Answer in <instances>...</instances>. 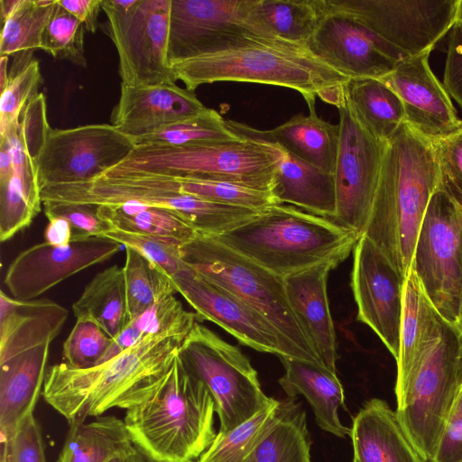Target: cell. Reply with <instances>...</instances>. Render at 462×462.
I'll list each match as a JSON object with an SVG mask.
<instances>
[{"mask_svg": "<svg viewBox=\"0 0 462 462\" xmlns=\"http://www.w3.org/2000/svg\"><path fill=\"white\" fill-rule=\"evenodd\" d=\"M197 321L196 313L188 311L93 367L75 369L65 363L48 367L44 400L69 423L140 404L163 382Z\"/></svg>", "mask_w": 462, "mask_h": 462, "instance_id": "obj_1", "label": "cell"}, {"mask_svg": "<svg viewBox=\"0 0 462 462\" xmlns=\"http://www.w3.org/2000/svg\"><path fill=\"white\" fill-rule=\"evenodd\" d=\"M440 182L430 138L404 123L386 142L369 221L365 232L406 278L418 235Z\"/></svg>", "mask_w": 462, "mask_h": 462, "instance_id": "obj_2", "label": "cell"}, {"mask_svg": "<svg viewBox=\"0 0 462 462\" xmlns=\"http://www.w3.org/2000/svg\"><path fill=\"white\" fill-rule=\"evenodd\" d=\"M216 406L179 355L158 389L124 419L134 446L152 462H197L215 439Z\"/></svg>", "mask_w": 462, "mask_h": 462, "instance_id": "obj_3", "label": "cell"}, {"mask_svg": "<svg viewBox=\"0 0 462 462\" xmlns=\"http://www.w3.org/2000/svg\"><path fill=\"white\" fill-rule=\"evenodd\" d=\"M214 237L282 278L320 263L337 266L360 238L329 218L282 204Z\"/></svg>", "mask_w": 462, "mask_h": 462, "instance_id": "obj_4", "label": "cell"}, {"mask_svg": "<svg viewBox=\"0 0 462 462\" xmlns=\"http://www.w3.org/2000/svg\"><path fill=\"white\" fill-rule=\"evenodd\" d=\"M177 79L194 91L203 84L219 81L249 82L298 91L307 105L316 97L339 108L346 101L350 79L294 44L247 47L193 58L171 65Z\"/></svg>", "mask_w": 462, "mask_h": 462, "instance_id": "obj_5", "label": "cell"}, {"mask_svg": "<svg viewBox=\"0 0 462 462\" xmlns=\"http://www.w3.org/2000/svg\"><path fill=\"white\" fill-rule=\"evenodd\" d=\"M180 254L187 266L264 317L282 337L290 358L324 366L289 303L282 277L214 236L197 234Z\"/></svg>", "mask_w": 462, "mask_h": 462, "instance_id": "obj_6", "label": "cell"}, {"mask_svg": "<svg viewBox=\"0 0 462 462\" xmlns=\"http://www.w3.org/2000/svg\"><path fill=\"white\" fill-rule=\"evenodd\" d=\"M284 151L275 143L246 137L182 147L136 145L124 162L103 176H185L271 190Z\"/></svg>", "mask_w": 462, "mask_h": 462, "instance_id": "obj_7", "label": "cell"}, {"mask_svg": "<svg viewBox=\"0 0 462 462\" xmlns=\"http://www.w3.org/2000/svg\"><path fill=\"white\" fill-rule=\"evenodd\" d=\"M43 203L93 206L137 202L169 210L198 234L218 236L254 217L260 211L226 205L172 189L156 176L132 173L99 176L89 181L41 188Z\"/></svg>", "mask_w": 462, "mask_h": 462, "instance_id": "obj_8", "label": "cell"}, {"mask_svg": "<svg viewBox=\"0 0 462 462\" xmlns=\"http://www.w3.org/2000/svg\"><path fill=\"white\" fill-rule=\"evenodd\" d=\"M462 383V332L444 319L439 336L413 369L396 413L426 462L436 455Z\"/></svg>", "mask_w": 462, "mask_h": 462, "instance_id": "obj_9", "label": "cell"}, {"mask_svg": "<svg viewBox=\"0 0 462 462\" xmlns=\"http://www.w3.org/2000/svg\"><path fill=\"white\" fill-rule=\"evenodd\" d=\"M179 356L212 395L220 422L218 433L241 425L273 399L264 394L257 372L240 349L198 321Z\"/></svg>", "mask_w": 462, "mask_h": 462, "instance_id": "obj_10", "label": "cell"}, {"mask_svg": "<svg viewBox=\"0 0 462 462\" xmlns=\"http://www.w3.org/2000/svg\"><path fill=\"white\" fill-rule=\"evenodd\" d=\"M412 264L437 311L457 327L462 306V210L440 182L428 205Z\"/></svg>", "mask_w": 462, "mask_h": 462, "instance_id": "obj_11", "label": "cell"}, {"mask_svg": "<svg viewBox=\"0 0 462 462\" xmlns=\"http://www.w3.org/2000/svg\"><path fill=\"white\" fill-rule=\"evenodd\" d=\"M249 5L250 0H171L167 55L171 67L247 47L292 44L254 25L247 18Z\"/></svg>", "mask_w": 462, "mask_h": 462, "instance_id": "obj_12", "label": "cell"}, {"mask_svg": "<svg viewBox=\"0 0 462 462\" xmlns=\"http://www.w3.org/2000/svg\"><path fill=\"white\" fill-rule=\"evenodd\" d=\"M171 0H137L127 12L101 7L103 31L116 48L121 84L143 87L175 84L168 61Z\"/></svg>", "mask_w": 462, "mask_h": 462, "instance_id": "obj_13", "label": "cell"}, {"mask_svg": "<svg viewBox=\"0 0 462 462\" xmlns=\"http://www.w3.org/2000/svg\"><path fill=\"white\" fill-rule=\"evenodd\" d=\"M406 58L430 53L455 24L457 0H326Z\"/></svg>", "mask_w": 462, "mask_h": 462, "instance_id": "obj_14", "label": "cell"}, {"mask_svg": "<svg viewBox=\"0 0 462 462\" xmlns=\"http://www.w3.org/2000/svg\"><path fill=\"white\" fill-rule=\"evenodd\" d=\"M337 109L336 210L330 219L361 237L369 221L386 143L368 132L347 99Z\"/></svg>", "mask_w": 462, "mask_h": 462, "instance_id": "obj_15", "label": "cell"}, {"mask_svg": "<svg viewBox=\"0 0 462 462\" xmlns=\"http://www.w3.org/2000/svg\"><path fill=\"white\" fill-rule=\"evenodd\" d=\"M134 147L111 124L51 128L36 161L40 187L89 181L124 162Z\"/></svg>", "mask_w": 462, "mask_h": 462, "instance_id": "obj_16", "label": "cell"}, {"mask_svg": "<svg viewBox=\"0 0 462 462\" xmlns=\"http://www.w3.org/2000/svg\"><path fill=\"white\" fill-rule=\"evenodd\" d=\"M353 251L351 287L356 319L374 331L397 360L406 278L367 236H361Z\"/></svg>", "mask_w": 462, "mask_h": 462, "instance_id": "obj_17", "label": "cell"}, {"mask_svg": "<svg viewBox=\"0 0 462 462\" xmlns=\"http://www.w3.org/2000/svg\"><path fill=\"white\" fill-rule=\"evenodd\" d=\"M307 44L320 60L349 79H382L407 59L347 14L328 6Z\"/></svg>", "mask_w": 462, "mask_h": 462, "instance_id": "obj_18", "label": "cell"}, {"mask_svg": "<svg viewBox=\"0 0 462 462\" xmlns=\"http://www.w3.org/2000/svg\"><path fill=\"white\" fill-rule=\"evenodd\" d=\"M122 246L104 237L76 240L66 246L39 243L16 255L4 282L14 299L34 300L70 276L110 259Z\"/></svg>", "mask_w": 462, "mask_h": 462, "instance_id": "obj_19", "label": "cell"}, {"mask_svg": "<svg viewBox=\"0 0 462 462\" xmlns=\"http://www.w3.org/2000/svg\"><path fill=\"white\" fill-rule=\"evenodd\" d=\"M178 293L194 309L198 321L209 320L241 344L279 357H290L277 329L238 298L185 266L172 278Z\"/></svg>", "mask_w": 462, "mask_h": 462, "instance_id": "obj_20", "label": "cell"}, {"mask_svg": "<svg viewBox=\"0 0 462 462\" xmlns=\"http://www.w3.org/2000/svg\"><path fill=\"white\" fill-rule=\"evenodd\" d=\"M425 53L404 59L382 79L400 97L405 123L420 134L438 137L457 128L462 120L443 83L432 72Z\"/></svg>", "mask_w": 462, "mask_h": 462, "instance_id": "obj_21", "label": "cell"}, {"mask_svg": "<svg viewBox=\"0 0 462 462\" xmlns=\"http://www.w3.org/2000/svg\"><path fill=\"white\" fill-rule=\"evenodd\" d=\"M194 91L175 84L130 87L121 84L120 97L110 122L125 135L135 138L204 112Z\"/></svg>", "mask_w": 462, "mask_h": 462, "instance_id": "obj_22", "label": "cell"}, {"mask_svg": "<svg viewBox=\"0 0 462 462\" xmlns=\"http://www.w3.org/2000/svg\"><path fill=\"white\" fill-rule=\"evenodd\" d=\"M332 263H320L283 277L289 303L322 365L337 374L336 332L327 284Z\"/></svg>", "mask_w": 462, "mask_h": 462, "instance_id": "obj_23", "label": "cell"}, {"mask_svg": "<svg viewBox=\"0 0 462 462\" xmlns=\"http://www.w3.org/2000/svg\"><path fill=\"white\" fill-rule=\"evenodd\" d=\"M308 106V116L296 115L271 130H257L232 120H226V123L242 137L275 143L294 157L333 174L338 149L339 125L319 117L315 104Z\"/></svg>", "mask_w": 462, "mask_h": 462, "instance_id": "obj_24", "label": "cell"}, {"mask_svg": "<svg viewBox=\"0 0 462 462\" xmlns=\"http://www.w3.org/2000/svg\"><path fill=\"white\" fill-rule=\"evenodd\" d=\"M68 310L49 300H22L0 291V364L44 344L62 329Z\"/></svg>", "mask_w": 462, "mask_h": 462, "instance_id": "obj_25", "label": "cell"}, {"mask_svg": "<svg viewBox=\"0 0 462 462\" xmlns=\"http://www.w3.org/2000/svg\"><path fill=\"white\" fill-rule=\"evenodd\" d=\"M353 462H426L404 430L396 411L381 399L366 402L351 428Z\"/></svg>", "mask_w": 462, "mask_h": 462, "instance_id": "obj_26", "label": "cell"}, {"mask_svg": "<svg viewBox=\"0 0 462 462\" xmlns=\"http://www.w3.org/2000/svg\"><path fill=\"white\" fill-rule=\"evenodd\" d=\"M443 321L411 264L404 285L400 353L396 360V400L402 395L413 369L429 346L439 336Z\"/></svg>", "mask_w": 462, "mask_h": 462, "instance_id": "obj_27", "label": "cell"}, {"mask_svg": "<svg viewBox=\"0 0 462 462\" xmlns=\"http://www.w3.org/2000/svg\"><path fill=\"white\" fill-rule=\"evenodd\" d=\"M51 344L23 352L0 364V433L12 434L33 413L46 374Z\"/></svg>", "mask_w": 462, "mask_h": 462, "instance_id": "obj_28", "label": "cell"}, {"mask_svg": "<svg viewBox=\"0 0 462 462\" xmlns=\"http://www.w3.org/2000/svg\"><path fill=\"white\" fill-rule=\"evenodd\" d=\"M284 374L279 383L290 399L303 395L310 404L320 429L337 437L345 438L351 429L343 425L338 408L344 406L343 386L337 374L321 365L304 360L280 357Z\"/></svg>", "mask_w": 462, "mask_h": 462, "instance_id": "obj_29", "label": "cell"}, {"mask_svg": "<svg viewBox=\"0 0 462 462\" xmlns=\"http://www.w3.org/2000/svg\"><path fill=\"white\" fill-rule=\"evenodd\" d=\"M271 192L277 204L290 203L316 216L330 219L336 210L334 175L286 152L275 171Z\"/></svg>", "mask_w": 462, "mask_h": 462, "instance_id": "obj_30", "label": "cell"}, {"mask_svg": "<svg viewBox=\"0 0 462 462\" xmlns=\"http://www.w3.org/2000/svg\"><path fill=\"white\" fill-rule=\"evenodd\" d=\"M135 448L124 420L101 415L69 423L57 462H109Z\"/></svg>", "mask_w": 462, "mask_h": 462, "instance_id": "obj_31", "label": "cell"}, {"mask_svg": "<svg viewBox=\"0 0 462 462\" xmlns=\"http://www.w3.org/2000/svg\"><path fill=\"white\" fill-rule=\"evenodd\" d=\"M325 12V0H250L247 18L273 36L307 48Z\"/></svg>", "mask_w": 462, "mask_h": 462, "instance_id": "obj_32", "label": "cell"}, {"mask_svg": "<svg viewBox=\"0 0 462 462\" xmlns=\"http://www.w3.org/2000/svg\"><path fill=\"white\" fill-rule=\"evenodd\" d=\"M76 319L95 321L115 338L128 321L123 267L114 264L96 274L72 304Z\"/></svg>", "mask_w": 462, "mask_h": 462, "instance_id": "obj_33", "label": "cell"}, {"mask_svg": "<svg viewBox=\"0 0 462 462\" xmlns=\"http://www.w3.org/2000/svg\"><path fill=\"white\" fill-rule=\"evenodd\" d=\"M346 96L363 125L381 142L389 141L405 123L400 97L380 79H350Z\"/></svg>", "mask_w": 462, "mask_h": 462, "instance_id": "obj_34", "label": "cell"}, {"mask_svg": "<svg viewBox=\"0 0 462 462\" xmlns=\"http://www.w3.org/2000/svg\"><path fill=\"white\" fill-rule=\"evenodd\" d=\"M306 412L293 399L281 401L277 418L244 462H310Z\"/></svg>", "mask_w": 462, "mask_h": 462, "instance_id": "obj_35", "label": "cell"}, {"mask_svg": "<svg viewBox=\"0 0 462 462\" xmlns=\"http://www.w3.org/2000/svg\"><path fill=\"white\" fill-rule=\"evenodd\" d=\"M97 213L114 227L145 235L180 247L198 234L174 213L137 202L97 206Z\"/></svg>", "mask_w": 462, "mask_h": 462, "instance_id": "obj_36", "label": "cell"}, {"mask_svg": "<svg viewBox=\"0 0 462 462\" xmlns=\"http://www.w3.org/2000/svg\"><path fill=\"white\" fill-rule=\"evenodd\" d=\"M57 0H22L2 23L0 56L14 55L9 80L27 67L33 51L42 47V37Z\"/></svg>", "mask_w": 462, "mask_h": 462, "instance_id": "obj_37", "label": "cell"}, {"mask_svg": "<svg viewBox=\"0 0 462 462\" xmlns=\"http://www.w3.org/2000/svg\"><path fill=\"white\" fill-rule=\"evenodd\" d=\"M214 109L165 125L153 133L132 138L136 145L194 146L241 140Z\"/></svg>", "mask_w": 462, "mask_h": 462, "instance_id": "obj_38", "label": "cell"}, {"mask_svg": "<svg viewBox=\"0 0 462 462\" xmlns=\"http://www.w3.org/2000/svg\"><path fill=\"white\" fill-rule=\"evenodd\" d=\"M125 249V273L128 321L156 302L177 292L172 280L159 266L131 249ZM127 321V322H128Z\"/></svg>", "mask_w": 462, "mask_h": 462, "instance_id": "obj_39", "label": "cell"}, {"mask_svg": "<svg viewBox=\"0 0 462 462\" xmlns=\"http://www.w3.org/2000/svg\"><path fill=\"white\" fill-rule=\"evenodd\" d=\"M39 180L13 173L0 184V240L5 242L30 226L42 209Z\"/></svg>", "mask_w": 462, "mask_h": 462, "instance_id": "obj_40", "label": "cell"}, {"mask_svg": "<svg viewBox=\"0 0 462 462\" xmlns=\"http://www.w3.org/2000/svg\"><path fill=\"white\" fill-rule=\"evenodd\" d=\"M153 175L172 189L217 203L257 211L277 204L271 190L254 189L228 181L185 176Z\"/></svg>", "mask_w": 462, "mask_h": 462, "instance_id": "obj_41", "label": "cell"}, {"mask_svg": "<svg viewBox=\"0 0 462 462\" xmlns=\"http://www.w3.org/2000/svg\"><path fill=\"white\" fill-rule=\"evenodd\" d=\"M281 401H273L252 418L226 432L217 433L197 462H244L277 418Z\"/></svg>", "mask_w": 462, "mask_h": 462, "instance_id": "obj_42", "label": "cell"}, {"mask_svg": "<svg viewBox=\"0 0 462 462\" xmlns=\"http://www.w3.org/2000/svg\"><path fill=\"white\" fill-rule=\"evenodd\" d=\"M84 24L61 7L57 0L53 14L44 29L42 47L57 60L87 67L84 50Z\"/></svg>", "mask_w": 462, "mask_h": 462, "instance_id": "obj_43", "label": "cell"}, {"mask_svg": "<svg viewBox=\"0 0 462 462\" xmlns=\"http://www.w3.org/2000/svg\"><path fill=\"white\" fill-rule=\"evenodd\" d=\"M186 310L175 295H171L150 307L134 319L128 321L113 339L101 363L111 359L134 345L143 336L156 332L166 325L183 317ZM98 364V365H99Z\"/></svg>", "mask_w": 462, "mask_h": 462, "instance_id": "obj_44", "label": "cell"}, {"mask_svg": "<svg viewBox=\"0 0 462 462\" xmlns=\"http://www.w3.org/2000/svg\"><path fill=\"white\" fill-rule=\"evenodd\" d=\"M111 338L95 321L76 319L63 343L62 356L68 366L85 369L97 365L112 344Z\"/></svg>", "mask_w": 462, "mask_h": 462, "instance_id": "obj_45", "label": "cell"}, {"mask_svg": "<svg viewBox=\"0 0 462 462\" xmlns=\"http://www.w3.org/2000/svg\"><path fill=\"white\" fill-rule=\"evenodd\" d=\"M42 81L36 60L9 80L0 97V136L17 126L23 109L39 94Z\"/></svg>", "mask_w": 462, "mask_h": 462, "instance_id": "obj_46", "label": "cell"}, {"mask_svg": "<svg viewBox=\"0 0 462 462\" xmlns=\"http://www.w3.org/2000/svg\"><path fill=\"white\" fill-rule=\"evenodd\" d=\"M131 248L159 266L171 279L185 263L181 259L180 247L139 233L129 232L112 226L102 236Z\"/></svg>", "mask_w": 462, "mask_h": 462, "instance_id": "obj_47", "label": "cell"}, {"mask_svg": "<svg viewBox=\"0 0 462 462\" xmlns=\"http://www.w3.org/2000/svg\"><path fill=\"white\" fill-rule=\"evenodd\" d=\"M1 439V462H47L42 430L33 413Z\"/></svg>", "mask_w": 462, "mask_h": 462, "instance_id": "obj_48", "label": "cell"}, {"mask_svg": "<svg viewBox=\"0 0 462 462\" xmlns=\"http://www.w3.org/2000/svg\"><path fill=\"white\" fill-rule=\"evenodd\" d=\"M440 173V183L462 204V123L452 132L430 138Z\"/></svg>", "mask_w": 462, "mask_h": 462, "instance_id": "obj_49", "label": "cell"}, {"mask_svg": "<svg viewBox=\"0 0 462 462\" xmlns=\"http://www.w3.org/2000/svg\"><path fill=\"white\" fill-rule=\"evenodd\" d=\"M46 216L66 218L72 227V241L102 237L112 226L101 219L97 206L77 203H43Z\"/></svg>", "mask_w": 462, "mask_h": 462, "instance_id": "obj_50", "label": "cell"}, {"mask_svg": "<svg viewBox=\"0 0 462 462\" xmlns=\"http://www.w3.org/2000/svg\"><path fill=\"white\" fill-rule=\"evenodd\" d=\"M431 462H462V383L450 408L441 439Z\"/></svg>", "mask_w": 462, "mask_h": 462, "instance_id": "obj_51", "label": "cell"}, {"mask_svg": "<svg viewBox=\"0 0 462 462\" xmlns=\"http://www.w3.org/2000/svg\"><path fill=\"white\" fill-rule=\"evenodd\" d=\"M443 85L462 108V31L456 26L448 32Z\"/></svg>", "mask_w": 462, "mask_h": 462, "instance_id": "obj_52", "label": "cell"}, {"mask_svg": "<svg viewBox=\"0 0 462 462\" xmlns=\"http://www.w3.org/2000/svg\"><path fill=\"white\" fill-rule=\"evenodd\" d=\"M60 5L79 20L86 31L96 32L101 0H58Z\"/></svg>", "mask_w": 462, "mask_h": 462, "instance_id": "obj_53", "label": "cell"}, {"mask_svg": "<svg viewBox=\"0 0 462 462\" xmlns=\"http://www.w3.org/2000/svg\"><path fill=\"white\" fill-rule=\"evenodd\" d=\"M49 222L44 231V242L55 246H66L72 242L70 223L59 216H46Z\"/></svg>", "mask_w": 462, "mask_h": 462, "instance_id": "obj_54", "label": "cell"}, {"mask_svg": "<svg viewBox=\"0 0 462 462\" xmlns=\"http://www.w3.org/2000/svg\"><path fill=\"white\" fill-rule=\"evenodd\" d=\"M14 173L10 144L5 137H0V184L7 182Z\"/></svg>", "mask_w": 462, "mask_h": 462, "instance_id": "obj_55", "label": "cell"}, {"mask_svg": "<svg viewBox=\"0 0 462 462\" xmlns=\"http://www.w3.org/2000/svg\"><path fill=\"white\" fill-rule=\"evenodd\" d=\"M22 0H0V16L2 23L14 12Z\"/></svg>", "mask_w": 462, "mask_h": 462, "instance_id": "obj_56", "label": "cell"}, {"mask_svg": "<svg viewBox=\"0 0 462 462\" xmlns=\"http://www.w3.org/2000/svg\"><path fill=\"white\" fill-rule=\"evenodd\" d=\"M109 462H151L137 448L131 453L117 457Z\"/></svg>", "mask_w": 462, "mask_h": 462, "instance_id": "obj_57", "label": "cell"}, {"mask_svg": "<svg viewBox=\"0 0 462 462\" xmlns=\"http://www.w3.org/2000/svg\"><path fill=\"white\" fill-rule=\"evenodd\" d=\"M8 61L9 56H0V93L9 83Z\"/></svg>", "mask_w": 462, "mask_h": 462, "instance_id": "obj_58", "label": "cell"}, {"mask_svg": "<svg viewBox=\"0 0 462 462\" xmlns=\"http://www.w3.org/2000/svg\"><path fill=\"white\" fill-rule=\"evenodd\" d=\"M454 26L462 31V0H457Z\"/></svg>", "mask_w": 462, "mask_h": 462, "instance_id": "obj_59", "label": "cell"}, {"mask_svg": "<svg viewBox=\"0 0 462 462\" xmlns=\"http://www.w3.org/2000/svg\"><path fill=\"white\" fill-rule=\"evenodd\" d=\"M461 205V210H462V204ZM460 330L462 329V306H461V310H460V315H459V321H458V326H457Z\"/></svg>", "mask_w": 462, "mask_h": 462, "instance_id": "obj_60", "label": "cell"}, {"mask_svg": "<svg viewBox=\"0 0 462 462\" xmlns=\"http://www.w3.org/2000/svg\"><path fill=\"white\" fill-rule=\"evenodd\" d=\"M461 332H462V329H461Z\"/></svg>", "mask_w": 462, "mask_h": 462, "instance_id": "obj_61", "label": "cell"}, {"mask_svg": "<svg viewBox=\"0 0 462 462\" xmlns=\"http://www.w3.org/2000/svg\"><path fill=\"white\" fill-rule=\"evenodd\" d=\"M151 462H152V461H151Z\"/></svg>", "mask_w": 462, "mask_h": 462, "instance_id": "obj_62", "label": "cell"}]
</instances>
